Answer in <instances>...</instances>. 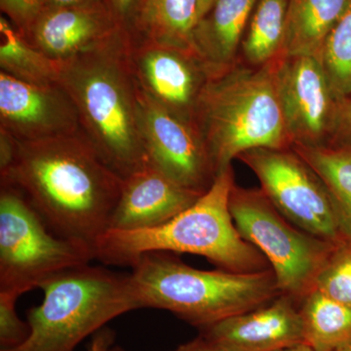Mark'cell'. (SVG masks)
I'll list each match as a JSON object with an SVG mask.
<instances>
[{"label": "cell", "mask_w": 351, "mask_h": 351, "mask_svg": "<svg viewBox=\"0 0 351 351\" xmlns=\"http://www.w3.org/2000/svg\"><path fill=\"white\" fill-rule=\"evenodd\" d=\"M131 267L140 308L170 311L200 330L282 295L271 269L250 274L196 269L166 252L145 254Z\"/></svg>", "instance_id": "cell-4"}, {"label": "cell", "mask_w": 351, "mask_h": 351, "mask_svg": "<svg viewBox=\"0 0 351 351\" xmlns=\"http://www.w3.org/2000/svg\"><path fill=\"white\" fill-rule=\"evenodd\" d=\"M96 1H100V0H44L43 9L84 5V4Z\"/></svg>", "instance_id": "cell-32"}, {"label": "cell", "mask_w": 351, "mask_h": 351, "mask_svg": "<svg viewBox=\"0 0 351 351\" xmlns=\"http://www.w3.org/2000/svg\"><path fill=\"white\" fill-rule=\"evenodd\" d=\"M237 159L256 175L274 206L298 228L332 243L345 239L324 182L291 147L250 149Z\"/></svg>", "instance_id": "cell-9"}, {"label": "cell", "mask_w": 351, "mask_h": 351, "mask_svg": "<svg viewBox=\"0 0 351 351\" xmlns=\"http://www.w3.org/2000/svg\"><path fill=\"white\" fill-rule=\"evenodd\" d=\"M230 210L240 235L267 258L280 292L300 304L315 288L316 278L336 243L298 228L261 189L234 184Z\"/></svg>", "instance_id": "cell-8"}, {"label": "cell", "mask_w": 351, "mask_h": 351, "mask_svg": "<svg viewBox=\"0 0 351 351\" xmlns=\"http://www.w3.org/2000/svg\"><path fill=\"white\" fill-rule=\"evenodd\" d=\"M43 6L44 0H0L2 12L20 34L36 19Z\"/></svg>", "instance_id": "cell-27"}, {"label": "cell", "mask_w": 351, "mask_h": 351, "mask_svg": "<svg viewBox=\"0 0 351 351\" xmlns=\"http://www.w3.org/2000/svg\"><path fill=\"white\" fill-rule=\"evenodd\" d=\"M337 351H351V339L348 343H346V345L343 346V348H339V350Z\"/></svg>", "instance_id": "cell-35"}, {"label": "cell", "mask_w": 351, "mask_h": 351, "mask_svg": "<svg viewBox=\"0 0 351 351\" xmlns=\"http://www.w3.org/2000/svg\"><path fill=\"white\" fill-rule=\"evenodd\" d=\"M276 85L291 147L330 145L343 99L332 88L320 60L280 58Z\"/></svg>", "instance_id": "cell-10"}, {"label": "cell", "mask_w": 351, "mask_h": 351, "mask_svg": "<svg viewBox=\"0 0 351 351\" xmlns=\"http://www.w3.org/2000/svg\"><path fill=\"white\" fill-rule=\"evenodd\" d=\"M126 29L108 0L43 9L23 36L45 56L63 63Z\"/></svg>", "instance_id": "cell-14"}, {"label": "cell", "mask_w": 351, "mask_h": 351, "mask_svg": "<svg viewBox=\"0 0 351 351\" xmlns=\"http://www.w3.org/2000/svg\"><path fill=\"white\" fill-rule=\"evenodd\" d=\"M17 142L0 182L24 195L44 225L93 249L110 228L123 179L104 162L82 130Z\"/></svg>", "instance_id": "cell-1"}, {"label": "cell", "mask_w": 351, "mask_h": 351, "mask_svg": "<svg viewBox=\"0 0 351 351\" xmlns=\"http://www.w3.org/2000/svg\"><path fill=\"white\" fill-rule=\"evenodd\" d=\"M0 68L34 84H56L59 80V63L34 48L3 16L0 18Z\"/></svg>", "instance_id": "cell-23"}, {"label": "cell", "mask_w": 351, "mask_h": 351, "mask_svg": "<svg viewBox=\"0 0 351 351\" xmlns=\"http://www.w3.org/2000/svg\"><path fill=\"white\" fill-rule=\"evenodd\" d=\"M173 351H225L219 348V346L214 345L211 341H208L204 337L200 336L199 338L193 339L188 343H184L177 350Z\"/></svg>", "instance_id": "cell-30"}, {"label": "cell", "mask_w": 351, "mask_h": 351, "mask_svg": "<svg viewBox=\"0 0 351 351\" xmlns=\"http://www.w3.org/2000/svg\"><path fill=\"white\" fill-rule=\"evenodd\" d=\"M110 6L121 21L127 31H130L132 23L140 5L141 0H108Z\"/></svg>", "instance_id": "cell-29"}, {"label": "cell", "mask_w": 351, "mask_h": 351, "mask_svg": "<svg viewBox=\"0 0 351 351\" xmlns=\"http://www.w3.org/2000/svg\"><path fill=\"white\" fill-rule=\"evenodd\" d=\"M350 0H289L282 58H319Z\"/></svg>", "instance_id": "cell-19"}, {"label": "cell", "mask_w": 351, "mask_h": 351, "mask_svg": "<svg viewBox=\"0 0 351 351\" xmlns=\"http://www.w3.org/2000/svg\"><path fill=\"white\" fill-rule=\"evenodd\" d=\"M258 0H216L195 27L193 47L210 77L239 61L240 46Z\"/></svg>", "instance_id": "cell-17"}, {"label": "cell", "mask_w": 351, "mask_h": 351, "mask_svg": "<svg viewBox=\"0 0 351 351\" xmlns=\"http://www.w3.org/2000/svg\"><path fill=\"white\" fill-rule=\"evenodd\" d=\"M314 290L351 307V241L343 239L334 249L316 278Z\"/></svg>", "instance_id": "cell-25"}, {"label": "cell", "mask_w": 351, "mask_h": 351, "mask_svg": "<svg viewBox=\"0 0 351 351\" xmlns=\"http://www.w3.org/2000/svg\"><path fill=\"white\" fill-rule=\"evenodd\" d=\"M131 63L138 86L145 95L195 123L198 101L211 78L195 54L133 40Z\"/></svg>", "instance_id": "cell-13"}, {"label": "cell", "mask_w": 351, "mask_h": 351, "mask_svg": "<svg viewBox=\"0 0 351 351\" xmlns=\"http://www.w3.org/2000/svg\"><path fill=\"white\" fill-rule=\"evenodd\" d=\"M276 351H315L306 343H300V345L291 346V348H283V350Z\"/></svg>", "instance_id": "cell-34"}, {"label": "cell", "mask_w": 351, "mask_h": 351, "mask_svg": "<svg viewBox=\"0 0 351 351\" xmlns=\"http://www.w3.org/2000/svg\"><path fill=\"white\" fill-rule=\"evenodd\" d=\"M279 59L257 68L237 61L205 85L195 124L217 175L250 149L291 147L277 92Z\"/></svg>", "instance_id": "cell-5"}, {"label": "cell", "mask_w": 351, "mask_h": 351, "mask_svg": "<svg viewBox=\"0 0 351 351\" xmlns=\"http://www.w3.org/2000/svg\"><path fill=\"white\" fill-rule=\"evenodd\" d=\"M215 1H216V0H197L198 21H199L205 14L208 13V11L213 6Z\"/></svg>", "instance_id": "cell-33"}, {"label": "cell", "mask_w": 351, "mask_h": 351, "mask_svg": "<svg viewBox=\"0 0 351 351\" xmlns=\"http://www.w3.org/2000/svg\"><path fill=\"white\" fill-rule=\"evenodd\" d=\"M127 29L93 50L59 63L58 83L75 104L82 130L122 179L147 163L138 122V87Z\"/></svg>", "instance_id": "cell-2"}, {"label": "cell", "mask_w": 351, "mask_h": 351, "mask_svg": "<svg viewBox=\"0 0 351 351\" xmlns=\"http://www.w3.org/2000/svg\"><path fill=\"white\" fill-rule=\"evenodd\" d=\"M0 130L19 142L82 131L71 97L56 84H34L0 71Z\"/></svg>", "instance_id": "cell-12"}, {"label": "cell", "mask_w": 351, "mask_h": 351, "mask_svg": "<svg viewBox=\"0 0 351 351\" xmlns=\"http://www.w3.org/2000/svg\"><path fill=\"white\" fill-rule=\"evenodd\" d=\"M39 289L43 302L27 314L29 338L8 351H75L110 320L140 308L130 274L90 263L64 270Z\"/></svg>", "instance_id": "cell-6"}, {"label": "cell", "mask_w": 351, "mask_h": 351, "mask_svg": "<svg viewBox=\"0 0 351 351\" xmlns=\"http://www.w3.org/2000/svg\"><path fill=\"white\" fill-rule=\"evenodd\" d=\"M108 351H126V350H122V348H119V346H115V348H112V346H110V348H108Z\"/></svg>", "instance_id": "cell-36"}, {"label": "cell", "mask_w": 351, "mask_h": 351, "mask_svg": "<svg viewBox=\"0 0 351 351\" xmlns=\"http://www.w3.org/2000/svg\"><path fill=\"white\" fill-rule=\"evenodd\" d=\"M330 147L351 152V96L343 99Z\"/></svg>", "instance_id": "cell-28"}, {"label": "cell", "mask_w": 351, "mask_h": 351, "mask_svg": "<svg viewBox=\"0 0 351 351\" xmlns=\"http://www.w3.org/2000/svg\"><path fill=\"white\" fill-rule=\"evenodd\" d=\"M297 304L280 295L265 306L201 329V336L225 351H276L304 343Z\"/></svg>", "instance_id": "cell-15"}, {"label": "cell", "mask_w": 351, "mask_h": 351, "mask_svg": "<svg viewBox=\"0 0 351 351\" xmlns=\"http://www.w3.org/2000/svg\"><path fill=\"white\" fill-rule=\"evenodd\" d=\"M0 186V295L18 300L60 272L95 260L87 245L51 232L17 189Z\"/></svg>", "instance_id": "cell-7"}, {"label": "cell", "mask_w": 351, "mask_h": 351, "mask_svg": "<svg viewBox=\"0 0 351 351\" xmlns=\"http://www.w3.org/2000/svg\"><path fill=\"white\" fill-rule=\"evenodd\" d=\"M289 0H258L251 14L239 61L257 66L282 58Z\"/></svg>", "instance_id": "cell-20"}, {"label": "cell", "mask_w": 351, "mask_h": 351, "mask_svg": "<svg viewBox=\"0 0 351 351\" xmlns=\"http://www.w3.org/2000/svg\"><path fill=\"white\" fill-rule=\"evenodd\" d=\"M17 300L0 295V351L12 350L29 338V322L21 320L16 311Z\"/></svg>", "instance_id": "cell-26"}, {"label": "cell", "mask_w": 351, "mask_h": 351, "mask_svg": "<svg viewBox=\"0 0 351 351\" xmlns=\"http://www.w3.org/2000/svg\"><path fill=\"white\" fill-rule=\"evenodd\" d=\"M291 149L324 182L334 202L341 235L351 241V152L330 145H292Z\"/></svg>", "instance_id": "cell-22"}, {"label": "cell", "mask_w": 351, "mask_h": 351, "mask_svg": "<svg viewBox=\"0 0 351 351\" xmlns=\"http://www.w3.org/2000/svg\"><path fill=\"white\" fill-rule=\"evenodd\" d=\"M318 59L339 98L351 96V0L327 36Z\"/></svg>", "instance_id": "cell-24"}, {"label": "cell", "mask_w": 351, "mask_h": 351, "mask_svg": "<svg viewBox=\"0 0 351 351\" xmlns=\"http://www.w3.org/2000/svg\"><path fill=\"white\" fill-rule=\"evenodd\" d=\"M202 195L184 188L147 162L123 179L108 230H145L164 225Z\"/></svg>", "instance_id": "cell-16"}, {"label": "cell", "mask_w": 351, "mask_h": 351, "mask_svg": "<svg viewBox=\"0 0 351 351\" xmlns=\"http://www.w3.org/2000/svg\"><path fill=\"white\" fill-rule=\"evenodd\" d=\"M232 165L217 175L211 188L195 204L156 228L108 230L94 247L95 260L128 265L152 252L201 256L219 269L250 274L270 269L256 247L240 235L230 210L234 186Z\"/></svg>", "instance_id": "cell-3"}, {"label": "cell", "mask_w": 351, "mask_h": 351, "mask_svg": "<svg viewBox=\"0 0 351 351\" xmlns=\"http://www.w3.org/2000/svg\"><path fill=\"white\" fill-rule=\"evenodd\" d=\"M113 343V334L108 329L101 330L95 335L88 351H108Z\"/></svg>", "instance_id": "cell-31"}, {"label": "cell", "mask_w": 351, "mask_h": 351, "mask_svg": "<svg viewBox=\"0 0 351 351\" xmlns=\"http://www.w3.org/2000/svg\"><path fill=\"white\" fill-rule=\"evenodd\" d=\"M304 343L315 351H337L351 339V307L313 290L300 302Z\"/></svg>", "instance_id": "cell-21"}, {"label": "cell", "mask_w": 351, "mask_h": 351, "mask_svg": "<svg viewBox=\"0 0 351 351\" xmlns=\"http://www.w3.org/2000/svg\"><path fill=\"white\" fill-rule=\"evenodd\" d=\"M138 101L147 162L184 188L204 195L217 173L195 124L170 112L140 87Z\"/></svg>", "instance_id": "cell-11"}, {"label": "cell", "mask_w": 351, "mask_h": 351, "mask_svg": "<svg viewBox=\"0 0 351 351\" xmlns=\"http://www.w3.org/2000/svg\"><path fill=\"white\" fill-rule=\"evenodd\" d=\"M197 22V0H141L129 32L133 40L195 54L193 34Z\"/></svg>", "instance_id": "cell-18"}]
</instances>
